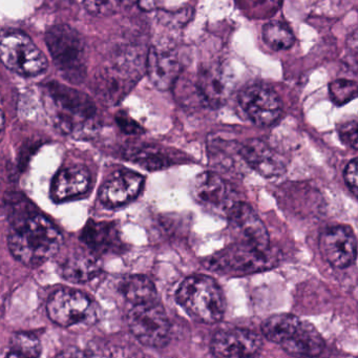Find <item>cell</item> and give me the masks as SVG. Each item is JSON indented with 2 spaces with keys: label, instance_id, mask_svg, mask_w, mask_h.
Returning <instances> with one entry per match:
<instances>
[{
  "label": "cell",
  "instance_id": "6da1fadb",
  "mask_svg": "<svg viewBox=\"0 0 358 358\" xmlns=\"http://www.w3.org/2000/svg\"><path fill=\"white\" fill-rule=\"evenodd\" d=\"M9 202L11 229L9 249L20 263L38 267L57 255L62 245V234L45 215L36 213L26 198Z\"/></svg>",
  "mask_w": 358,
  "mask_h": 358
},
{
  "label": "cell",
  "instance_id": "7a4b0ae2",
  "mask_svg": "<svg viewBox=\"0 0 358 358\" xmlns=\"http://www.w3.org/2000/svg\"><path fill=\"white\" fill-rule=\"evenodd\" d=\"M45 98L62 133L77 135L94 124L95 103L83 92L54 81L45 85Z\"/></svg>",
  "mask_w": 358,
  "mask_h": 358
},
{
  "label": "cell",
  "instance_id": "3957f363",
  "mask_svg": "<svg viewBox=\"0 0 358 358\" xmlns=\"http://www.w3.org/2000/svg\"><path fill=\"white\" fill-rule=\"evenodd\" d=\"M176 299L188 315L203 324H215L225 313V297L221 287L204 274L185 278L178 288Z\"/></svg>",
  "mask_w": 358,
  "mask_h": 358
},
{
  "label": "cell",
  "instance_id": "277c9868",
  "mask_svg": "<svg viewBox=\"0 0 358 358\" xmlns=\"http://www.w3.org/2000/svg\"><path fill=\"white\" fill-rule=\"evenodd\" d=\"M45 43L62 76L71 83H80L87 75L83 36L72 27L59 24L48 31Z\"/></svg>",
  "mask_w": 358,
  "mask_h": 358
},
{
  "label": "cell",
  "instance_id": "5b68a950",
  "mask_svg": "<svg viewBox=\"0 0 358 358\" xmlns=\"http://www.w3.org/2000/svg\"><path fill=\"white\" fill-rule=\"evenodd\" d=\"M0 62L9 70L24 77L45 72L48 60L32 39L17 30L0 32Z\"/></svg>",
  "mask_w": 358,
  "mask_h": 358
},
{
  "label": "cell",
  "instance_id": "8992f818",
  "mask_svg": "<svg viewBox=\"0 0 358 358\" xmlns=\"http://www.w3.org/2000/svg\"><path fill=\"white\" fill-rule=\"evenodd\" d=\"M47 310L49 317L55 324L71 330H85L97 320L95 303L76 289L56 290L48 301Z\"/></svg>",
  "mask_w": 358,
  "mask_h": 358
},
{
  "label": "cell",
  "instance_id": "52a82bcc",
  "mask_svg": "<svg viewBox=\"0 0 358 358\" xmlns=\"http://www.w3.org/2000/svg\"><path fill=\"white\" fill-rule=\"evenodd\" d=\"M274 255L242 243H234L217 251L205 262L210 271L229 275H248L274 265Z\"/></svg>",
  "mask_w": 358,
  "mask_h": 358
},
{
  "label": "cell",
  "instance_id": "ba28073f",
  "mask_svg": "<svg viewBox=\"0 0 358 358\" xmlns=\"http://www.w3.org/2000/svg\"><path fill=\"white\" fill-rule=\"evenodd\" d=\"M127 322L134 336L146 347L164 348L171 341V322L158 301L134 306L127 316Z\"/></svg>",
  "mask_w": 358,
  "mask_h": 358
},
{
  "label": "cell",
  "instance_id": "9c48e42d",
  "mask_svg": "<svg viewBox=\"0 0 358 358\" xmlns=\"http://www.w3.org/2000/svg\"><path fill=\"white\" fill-rule=\"evenodd\" d=\"M226 217L230 232L236 243H242L259 250H270L267 228L250 205L238 201L228 211Z\"/></svg>",
  "mask_w": 358,
  "mask_h": 358
},
{
  "label": "cell",
  "instance_id": "30bf717a",
  "mask_svg": "<svg viewBox=\"0 0 358 358\" xmlns=\"http://www.w3.org/2000/svg\"><path fill=\"white\" fill-rule=\"evenodd\" d=\"M243 112L259 127H270L282 116V106L275 92L263 85H250L238 94Z\"/></svg>",
  "mask_w": 358,
  "mask_h": 358
},
{
  "label": "cell",
  "instance_id": "8fae6325",
  "mask_svg": "<svg viewBox=\"0 0 358 358\" xmlns=\"http://www.w3.org/2000/svg\"><path fill=\"white\" fill-rule=\"evenodd\" d=\"M192 194L201 205L220 215H227L231 207L240 201L231 184L219 173L211 171L201 173L194 179Z\"/></svg>",
  "mask_w": 358,
  "mask_h": 358
},
{
  "label": "cell",
  "instance_id": "7c38bea8",
  "mask_svg": "<svg viewBox=\"0 0 358 358\" xmlns=\"http://www.w3.org/2000/svg\"><path fill=\"white\" fill-rule=\"evenodd\" d=\"M320 249L324 259L333 267H349L355 261L357 253L355 234L349 226L328 228L320 234Z\"/></svg>",
  "mask_w": 358,
  "mask_h": 358
},
{
  "label": "cell",
  "instance_id": "4fadbf2b",
  "mask_svg": "<svg viewBox=\"0 0 358 358\" xmlns=\"http://www.w3.org/2000/svg\"><path fill=\"white\" fill-rule=\"evenodd\" d=\"M263 348V341L257 333L246 329H228L213 335L211 353L217 357H251Z\"/></svg>",
  "mask_w": 358,
  "mask_h": 358
},
{
  "label": "cell",
  "instance_id": "5bb4252c",
  "mask_svg": "<svg viewBox=\"0 0 358 358\" xmlns=\"http://www.w3.org/2000/svg\"><path fill=\"white\" fill-rule=\"evenodd\" d=\"M231 71L221 64H208L201 69L198 76V91L204 102L211 108L223 106L234 90Z\"/></svg>",
  "mask_w": 358,
  "mask_h": 358
},
{
  "label": "cell",
  "instance_id": "9a60e30c",
  "mask_svg": "<svg viewBox=\"0 0 358 358\" xmlns=\"http://www.w3.org/2000/svg\"><path fill=\"white\" fill-rule=\"evenodd\" d=\"M238 154L249 167L263 177H278L286 171L284 158L262 140L252 139L240 144Z\"/></svg>",
  "mask_w": 358,
  "mask_h": 358
},
{
  "label": "cell",
  "instance_id": "2e32d148",
  "mask_svg": "<svg viewBox=\"0 0 358 358\" xmlns=\"http://www.w3.org/2000/svg\"><path fill=\"white\" fill-rule=\"evenodd\" d=\"M144 185V177L131 171H116L102 185L99 199L108 207H120L135 200Z\"/></svg>",
  "mask_w": 358,
  "mask_h": 358
},
{
  "label": "cell",
  "instance_id": "e0dca14e",
  "mask_svg": "<svg viewBox=\"0 0 358 358\" xmlns=\"http://www.w3.org/2000/svg\"><path fill=\"white\" fill-rule=\"evenodd\" d=\"M146 71L156 89L169 91L179 79L182 66L176 52L156 45L148 52Z\"/></svg>",
  "mask_w": 358,
  "mask_h": 358
},
{
  "label": "cell",
  "instance_id": "ac0fdd59",
  "mask_svg": "<svg viewBox=\"0 0 358 358\" xmlns=\"http://www.w3.org/2000/svg\"><path fill=\"white\" fill-rule=\"evenodd\" d=\"M91 185L89 169L83 165H73L56 173L52 181L51 196L55 202L73 200L85 196Z\"/></svg>",
  "mask_w": 358,
  "mask_h": 358
},
{
  "label": "cell",
  "instance_id": "d6986e66",
  "mask_svg": "<svg viewBox=\"0 0 358 358\" xmlns=\"http://www.w3.org/2000/svg\"><path fill=\"white\" fill-rule=\"evenodd\" d=\"M80 238L87 248L99 257L124 250L118 226L112 222L90 221L83 228Z\"/></svg>",
  "mask_w": 358,
  "mask_h": 358
},
{
  "label": "cell",
  "instance_id": "ffe728a7",
  "mask_svg": "<svg viewBox=\"0 0 358 358\" xmlns=\"http://www.w3.org/2000/svg\"><path fill=\"white\" fill-rule=\"evenodd\" d=\"M102 264L99 255L90 249L71 253L60 264V275L74 284H85L94 280L101 272Z\"/></svg>",
  "mask_w": 358,
  "mask_h": 358
},
{
  "label": "cell",
  "instance_id": "44dd1931",
  "mask_svg": "<svg viewBox=\"0 0 358 358\" xmlns=\"http://www.w3.org/2000/svg\"><path fill=\"white\" fill-rule=\"evenodd\" d=\"M280 347L289 355L315 357L324 351V341L317 329L301 320Z\"/></svg>",
  "mask_w": 358,
  "mask_h": 358
},
{
  "label": "cell",
  "instance_id": "7402d4cb",
  "mask_svg": "<svg viewBox=\"0 0 358 358\" xmlns=\"http://www.w3.org/2000/svg\"><path fill=\"white\" fill-rule=\"evenodd\" d=\"M120 291L133 306L145 305L158 301L156 286L148 276L142 274L129 275L120 282Z\"/></svg>",
  "mask_w": 358,
  "mask_h": 358
},
{
  "label": "cell",
  "instance_id": "603a6c76",
  "mask_svg": "<svg viewBox=\"0 0 358 358\" xmlns=\"http://www.w3.org/2000/svg\"><path fill=\"white\" fill-rule=\"evenodd\" d=\"M301 320L293 314L282 313L270 316L262 324V333L271 343H284L293 332Z\"/></svg>",
  "mask_w": 358,
  "mask_h": 358
},
{
  "label": "cell",
  "instance_id": "cb8c5ba5",
  "mask_svg": "<svg viewBox=\"0 0 358 358\" xmlns=\"http://www.w3.org/2000/svg\"><path fill=\"white\" fill-rule=\"evenodd\" d=\"M127 157L148 171H159L175 163L173 155L154 146L135 148L127 154Z\"/></svg>",
  "mask_w": 358,
  "mask_h": 358
},
{
  "label": "cell",
  "instance_id": "d4e9b609",
  "mask_svg": "<svg viewBox=\"0 0 358 358\" xmlns=\"http://www.w3.org/2000/svg\"><path fill=\"white\" fill-rule=\"evenodd\" d=\"M127 77L119 71L102 73L97 83L98 95L108 101H117L127 94Z\"/></svg>",
  "mask_w": 358,
  "mask_h": 358
},
{
  "label": "cell",
  "instance_id": "484cf974",
  "mask_svg": "<svg viewBox=\"0 0 358 358\" xmlns=\"http://www.w3.org/2000/svg\"><path fill=\"white\" fill-rule=\"evenodd\" d=\"M263 39L266 45L274 51L290 49L295 41L290 28L278 20H272L264 26Z\"/></svg>",
  "mask_w": 358,
  "mask_h": 358
},
{
  "label": "cell",
  "instance_id": "4316f807",
  "mask_svg": "<svg viewBox=\"0 0 358 358\" xmlns=\"http://www.w3.org/2000/svg\"><path fill=\"white\" fill-rule=\"evenodd\" d=\"M41 354V343L32 333H15L10 341L8 357H38Z\"/></svg>",
  "mask_w": 358,
  "mask_h": 358
},
{
  "label": "cell",
  "instance_id": "83f0119b",
  "mask_svg": "<svg viewBox=\"0 0 358 358\" xmlns=\"http://www.w3.org/2000/svg\"><path fill=\"white\" fill-rule=\"evenodd\" d=\"M329 90H330L331 99L337 106L348 103L357 95V85L355 81L347 80V79L333 81Z\"/></svg>",
  "mask_w": 358,
  "mask_h": 358
},
{
  "label": "cell",
  "instance_id": "f1b7e54d",
  "mask_svg": "<svg viewBox=\"0 0 358 358\" xmlns=\"http://www.w3.org/2000/svg\"><path fill=\"white\" fill-rule=\"evenodd\" d=\"M85 7L95 16L113 15L118 10L116 0H85Z\"/></svg>",
  "mask_w": 358,
  "mask_h": 358
},
{
  "label": "cell",
  "instance_id": "f546056e",
  "mask_svg": "<svg viewBox=\"0 0 358 358\" xmlns=\"http://www.w3.org/2000/svg\"><path fill=\"white\" fill-rule=\"evenodd\" d=\"M338 136L341 142L349 148L357 150L358 144V127L357 120L345 121L338 127Z\"/></svg>",
  "mask_w": 358,
  "mask_h": 358
},
{
  "label": "cell",
  "instance_id": "4dcf8cb0",
  "mask_svg": "<svg viewBox=\"0 0 358 358\" xmlns=\"http://www.w3.org/2000/svg\"><path fill=\"white\" fill-rule=\"evenodd\" d=\"M343 178H345V184H347L350 192L355 198H357V159H353L351 162L348 163L345 173H343Z\"/></svg>",
  "mask_w": 358,
  "mask_h": 358
},
{
  "label": "cell",
  "instance_id": "1f68e13d",
  "mask_svg": "<svg viewBox=\"0 0 358 358\" xmlns=\"http://www.w3.org/2000/svg\"><path fill=\"white\" fill-rule=\"evenodd\" d=\"M116 121L123 133L129 135H139L142 133V127L125 113L117 114Z\"/></svg>",
  "mask_w": 358,
  "mask_h": 358
},
{
  "label": "cell",
  "instance_id": "d6a6232c",
  "mask_svg": "<svg viewBox=\"0 0 358 358\" xmlns=\"http://www.w3.org/2000/svg\"><path fill=\"white\" fill-rule=\"evenodd\" d=\"M242 1V8L243 9H249V11L252 12L253 9H257V11H259V14L257 15H261V14L265 13L263 10V6H267L270 9L275 10V3H280L278 0H241Z\"/></svg>",
  "mask_w": 358,
  "mask_h": 358
},
{
  "label": "cell",
  "instance_id": "836d02e7",
  "mask_svg": "<svg viewBox=\"0 0 358 358\" xmlns=\"http://www.w3.org/2000/svg\"><path fill=\"white\" fill-rule=\"evenodd\" d=\"M3 127H5V115L3 110H0V134L3 131Z\"/></svg>",
  "mask_w": 358,
  "mask_h": 358
}]
</instances>
